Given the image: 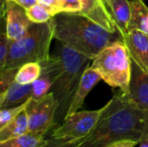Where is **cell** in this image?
<instances>
[{
  "mask_svg": "<svg viewBox=\"0 0 148 147\" xmlns=\"http://www.w3.org/2000/svg\"><path fill=\"white\" fill-rule=\"evenodd\" d=\"M91 68L113 88L128 94L131 79V58L123 41H118L102 49L92 59Z\"/></svg>",
  "mask_w": 148,
  "mask_h": 147,
  "instance_id": "cell-5",
  "label": "cell"
},
{
  "mask_svg": "<svg viewBox=\"0 0 148 147\" xmlns=\"http://www.w3.org/2000/svg\"><path fill=\"white\" fill-rule=\"evenodd\" d=\"M132 16L130 21V29H139L148 34V7L143 0L130 1Z\"/></svg>",
  "mask_w": 148,
  "mask_h": 147,
  "instance_id": "cell-16",
  "label": "cell"
},
{
  "mask_svg": "<svg viewBox=\"0 0 148 147\" xmlns=\"http://www.w3.org/2000/svg\"><path fill=\"white\" fill-rule=\"evenodd\" d=\"M58 103L52 92L40 99L31 98L26 113L29 120V133L44 136L51 129L57 126L56 115Z\"/></svg>",
  "mask_w": 148,
  "mask_h": 147,
  "instance_id": "cell-6",
  "label": "cell"
},
{
  "mask_svg": "<svg viewBox=\"0 0 148 147\" xmlns=\"http://www.w3.org/2000/svg\"><path fill=\"white\" fill-rule=\"evenodd\" d=\"M19 68H3L0 70V93L4 92L9 86L16 81V73Z\"/></svg>",
  "mask_w": 148,
  "mask_h": 147,
  "instance_id": "cell-22",
  "label": "cell"
},
{
  "mask_svg": "<svg viewBox=\"0 0 148 147\" xmlns=\"http://www.w3.org/2000/svg\"><path fill=\"white\" fill-rule=\"evenodd\" d=\"M83 7L79 12L111 32H119L111 10L106 0H82Z\"/></svg>",
  "mask_w": 148,
  "mask_h": 147,
  "instance_id": "cell-10",
  "label": "cell"
},
{
  "mask_svg": "<svg viewBox=\"0 0 148 147\" xmlns=\"http://www.w3.org/2000/svg\"><path fill=\"white\" fill-rule=\"evenodd\" d=\"M52 21L54 38L91 60L108 46L122 40L119 32L108 31L79 12H60Z\"/></svg>",
  "mask_w": 148,
  "mask_h": 147,
  "instance_id": "cell-3",
  "label": "cell"
},
{
  "mask_svg": "<svg viewBox=\"0 0 148 147\" xmlns=\"http://www.w3.org/2000/svg\"><path fill=\"white\" fill-rule=\"evenodd\" d=\"M128 96L141 109L148 112V72L131 60V79Z\"/></svg>",
  "mask_w": 148,
  "mask_h": 147,
  "instance_id": "cell-11",
  "label": "cell"
},
{
  "mask_svg": "<svg viewBox=\"0 0 148 147\" xmlns=\"http://www.w3.org/2000/svg\"><path fill=\"white\" fill-rule=\"evenodd\" d=\"M6 1H10V2H13L20 6H22L23 8H24L25 10L26 9H29V7H31L32 5L36 4L38 3L37 0H5Z\"/></svg>",
  "mask_w": 148,
  "mask_h": 147,
  "instance_id": "cell-28",
  "label": "cell"
},
{
  "mask_svg": "<svg viewBox=\"0 0 148 147\" xmlns=\"http://www.w3.org/2000/svg\"><path fill=\"white\" fill-rule=\"evenodd\" d=\"M32 97V84L22 85L14 81L8 88L0 93V107L6 108L19 106Z\"/></svg>",
  "mask_w": 148,
  "mask_h": 147,
  "instance_id": "cell-13",
  "label": "cell"
},
{
  "mask_svg": "<svg viewBox=\"0 0 148 147\" xmlns=\"http://www.w3.org/2000/svg\"><path fill=\"white\" fill-rule=\"evenodd\" d=\"M83 4L82 0H59L58 13L60 12H80ZM57 13V14H58Z\"/></svg>",
  "mask_w": 148,
  "mask_h": 147,
  "instance_id": "cell-23",
  "label": "cell"
},
{
  "mask_svg": "<svg viewBox=\"0 0 148 147\" xmlns=\"http://www.w3.org/2000/svg\"><path fill=\"white\" fill-rule=\"evenodd\" d=\"M10 40L7 36L5 27L3 28L0 35V70L3 69L6 64L7 56L9 53Z\"/></svg>",
  "mask_w": 148,
  "mask_h": 147,
  "instance_id": "cell-24",
  "label": "cell"
},
{
  "mask_svg": "<svg viewBox=\"0 0 148 147\" xmlns=\"http://www.w3.org/2000/svg\"><path fill=\"white\" fill-rule=\"evenodd\" d=\"M82 139H62L49 137L46 142L40 147H77Z\"/></svg>",
  "mask_w": 148,
  "mask_h": 147,
  "instance_id": "cell-25",
  "label": "cell"
},
{
  "mask_svg": "<svg viewBox=\"0 0 148 147\" xmlns=\"http://www.w3.org/2000/svg\"><path fill=\"white\" fill-rule=\"evenodd\" d=\"M109 7L117 26L118 31L123 37L128 31L132 16L131 3L128 0H110Z\"/></svg>",
  "mask_w": 148,
  "mask_h": 147,
  "instance_id": "cell-14",
  "label": "cell"
},
{
  "mask_svg": "<svg viewBox=\"0 0 148 147\" xmlns=\"http://www.w3.org/2000/svg\"><path fill=\"white\" fill-rule=\"evenodd\" d=\"M30 99L19 106L1 108V110H0V128L6 126L9 122L13 120L18 114H20L23 111H24L26 109Z\"/></svg>",
  "mask_w": 148,
  "mask_h": 147,
  "instance_id": "cell-20",
  "label": "cell"
},
{
  "mask_svg": "<svg viewBox=\"0 0 148 147\" xmlns=\"http://www.w3.org/2000/svg\"><path fill=\"white\" fill-rule=\"evenodd\" d=\"M140 144V140L132 139H123L114 141L106 147H135Z\"/></svg>",
  "mask_w": 148,
  "mask_h": 147,
  "instance_id": "cell-26",
  "label": "cell"
},
{
  "mask_svg": "<svg viewBox=\"0 0 148 147\" xmlns=\"http://www.w3.org/2000/svg\"><path fill=\"white\" fill-rule=\"evenodd\" d=\"M29 133V120L26 109L13 120L0 128V142L24 135Z\"/></svg>",
  "mask_w": 148,
  "mask_h": 147,
  "instance_id": "cell-15",
  "label": "cell"
},
{
  "mask_svg": "<svg viewBox=\"0 0 148 147\" xmlns=\"http://www.w3.org/2000/svg\"><path fill=\"white\" fill-rule=\"evenodd\" d=\"M101 80H102L101 75L95 69H93L91 66L86 68L82 75L77 90L71 101L66 117L77 112L83 106L86 97Z\"/></svg>",
  "mask_w": 148,
  "mask_h": 147,
  "instance_id": "cell-12",
  "label": "cell"
},
{
  "mask_svg": "<svg viewBox=\"0 0 148 147\" xmlns=\"http://www.w3.org/2000/svg\"><path fill=\"white\" fill-rule=\"evenodd\" d=\"M106 105L97 110H83L67 116L61 126L52 130L51 137L62 139H82L88 136L100 120Z\"/></svg>",
  "mask_w": 148,
  "mask_h": 147,
  "instance_id": "cell-7",
  "label": "cell"
},
{
  "mask_svg": "<svg viewBox=\"0 0 148 147\" xmlns=\"http://www.w3.org/2000/svg\"><path fill=\"white\" fill-rule=\"evenodd\" d=\"M44 136L26 133L24 135L0 142V147H40L46 142Z\"/></svg>",
  "mask_w": 148,
  "mask_h": 147,
  "instance_id": "cell-18",
  "label": "cell"
},
{
  "mask_svg": "<svg viewBox=\"0 0 148 147\" xmlns=\"http://www.w3.org/2000/svg\"><path fill=\"white\" fill-rule=\"evenodd\" d=\"M26 14L29 19L34 23H43L50 21L54 15L44 5L37 3L29 9H26Z\"/></svg>",
  "mask_w": 148,
  "mask_h": 147,
  "instance_id": "cell-19",
  "label": "cell"
},
{
  "mask_svg": "<svg viewBox=\"0 0 148 147\" xmlns=\"http://www.w3.org/2000/svg\"><path fill=\"white\" fill-rule=\"evenodd\" d=\"M52 88L51 81L46 76H40L32 83V98L40 99L50 93Z\"/></svg>",
  "mask_w": 148,
  "mask_h": 147,
  "instance_id": "cell-21",
  "label": "cell"
},
{
  "mask_svg": "<svg viewBox=\"0 0 148 147\" xmlns=\"http://www.w3.org/2000/svg\"><path fill=\"white\" fill-rule=\"evenodd\" d=\"M61 43V42H60ZM91 59L84 54L61 43L57 52L42 65V76L52 82L51 91L58 103L56 123L64 120L82 75Z\"/></svg>",
  "mask_w": 148,
  "mask_h": 147,
  "instance_id": "cell-2",
  "label": "cell"
},
{
  "mask_svg": "<svg viewBox=\"0 0 148 147\" xmlns=\"http://www.w3.org/2000/svg\"><path fill=\"white\" fill-rule=\"evenodd\" d=\"M1 10H2V18H3V16H4V10H5V0H2Z\"/></svg>",
  "mask_w": 148,
  "mask_h": 147,
  "instance_id": "cell-29",
  "label": "cell"
},
{
  "mask_svg": "<svg viewBox=\"0 0 148 147\" xmlns=\"http://www.w3.org/2000/svg\"><path fill=\"white\" fill-rule=\"evenodd\" d=\"M122 40L131 60L148 72V34L139 29H130Z\"/></svg>",
  "mask_w": 148,
  "mask_h": 147,
  "instance_id": "cell-9",
  "label": "cell"
},
{
  "mask_svg": "<svg viewBox=\"0 0 148 147\" xmlns=\"http://www.w3.org/2000/svg\"><path fill=\"white\" fill-rule=\"evenodd\" d=\"M53 38L52 19L43 23H32L23 37L10 41L4 68H20L28 62H38L42 65L49 57V47Z\"/></svg>",
  "mask_w": 148,
  "mask_h": 147,
  "instance_id": "cell-4",
  "label": "cell"
},
{
  "mask_svg": "<svg viewBox=\"0 0 148 147\" xmlns=\"http://www.w3.org/2000/svg\"><path fill=\"white\" fill-rule=\"evenodd\" d=\"M42 75V65L38 62H28L22 65L16 73V81L22 85L32 84Z\"/></svg>",
  "mask_w": 148,
  "mask_h": 147,
  "instance_id": "cell-17",
  "label": "cell"
},
{
  "mask_svg": "<svg viewBox=\"0 0 148 147\" xmlns=\"http://www.w3.org/2000/svg\"><path fill=\"white\" fill-rule=\"evenodd\" d=\"M4 16L5 31L10 41L23 37L32 24L26 14V10L10 1L5 2Z\"/></svg>",
  "mask_w": 148,
  "mask_h": 147,
  "instance_id": "cell-8",
  "label": "cell"
},
{
  "mask_svg": "<svg viewBox=\"0 0 148 147\" xmlns=\"http://www.w3.org/2000/svg\"><path fill=\"white\" fill-rule=\"evenodd\" d=\"M106 2L108 3V4H109V2H110V0H106Z\"/></svg>",
  "mask_w": 148,
  "mask_h": 147,
  "instance_id": "cell-30",
  "label": "cell"
},
{
  "mask_svg": "<svg viewBox=\"0 0 148 147\" xmlns=\"http://www.w3.org/2000/svg\"><path fill=\"white\" fill-rule=\"evenodd\" d=\"M39 3L47 7L53 15H56L58 13V2L59 0H37Z\"/></svg>",
  "mask_w": 148,
  "mask_h": 147,
  "instance_id": "cell-27",
  "label": "cell"
},
{
  "mask_svg": "<svg viewBox=\"0 0 148 147\" xmlns=\"http://www.w3.org/2000/svg\"><path fill=\"white\" fill-rule=\"evenodd\" d=\"M147 131L148 112L139 107L127 94L120 90L106 104L95 127L77 147H106L123 139L140 140Z\"/></svg>",
  "mask_w": 148,
  "mask_h": 147,
  "instance_id": "cell-1",
  "label": "cell"
}]
</instances>
